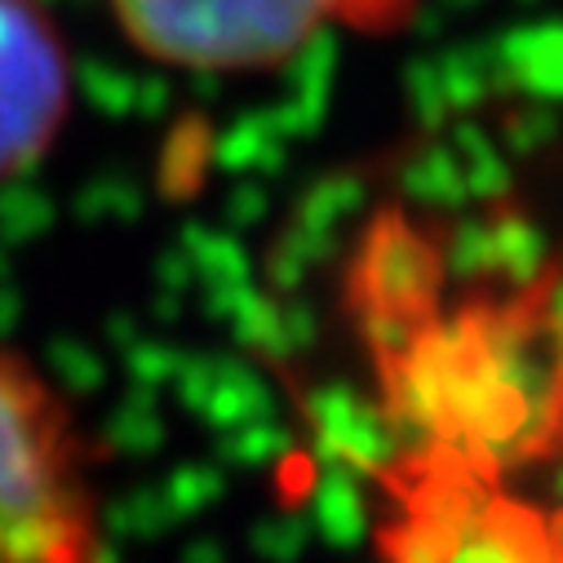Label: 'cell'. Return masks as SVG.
Listing matches in <instances>:
<instances>
[{
  "instance_id": "obj_1",
  "label": "cell",
  "mask_w": 563,
  "mask_h": 563,
  "mask_svg": "<svg viewBox=\"0 0 563 563\" xmlns=\"http://www.w3.org/2000/svg\"><path fill=\"white\" fill-rule=\"evenodd\" d=\"M0 563H93L80 435L14 355H0Z\"/></svg>"
},
{
  "instance_id": "obj_2",
  "label": "cell",
  "mask_w": 563,
  "mask_h": 563,
  "mask_svg": "<svg viewBox=\"0 0 563 563\" xmlns=\"http://www.w3.org/2000/svg\"><path fill=\"white\" fill-rule=\"evenodd\" d=\"M111 10L137 49L169 67L253 71L338 27H390L412 0H111Z\"/></svg>"
},
{
  "instance_id": "obj_3",
  "label": "cell",
  "mask_w": 563,
  "mask_h": 563,
  "mask_svg": "<svg viewBox=\"0 0 563 563\" xmlns=\"http://www.w3.org/2000/svg\"><path fill=\"white\" fill-rule=\"evenodd\" d=\"M67 54L36 0H0V178L36 165L67 115Z\"/></svg>"
}]
</instances>
